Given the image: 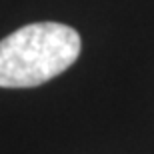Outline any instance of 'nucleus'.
<instances>
[{"label": "nucleus", "mask_w": 154, "mask_h": 154, "mask_svg": "<svg viewBox=\"0 0 154 154\" xmlns=\"http://www.w3.org/2000/svg\"><path fill=\"white\" fill-rule=\"evenodd\" d=\"M80 34L60 22H34L0 40V88H34L78 60Z\"/></svg>", "instance_id": "f257e3e1"}]
</instances>
